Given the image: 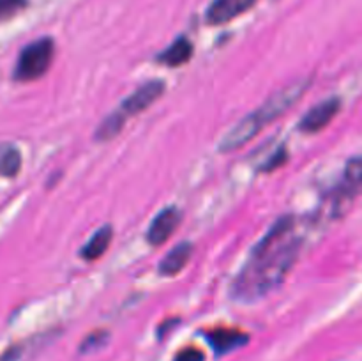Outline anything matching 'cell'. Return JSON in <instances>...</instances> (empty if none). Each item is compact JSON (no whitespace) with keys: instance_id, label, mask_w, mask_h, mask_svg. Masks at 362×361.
Wrapping results in <instances>:
<instances>
[{"instance_id":"obj_1","label":"cell","mask_w":362,"mask_h":361,"mask_svg":"<svg viewBox=\"0 0 362 361\" xmlns=\"http://www.w3.org/2000/svg\"><path fill=\"white\" fill-rule=\"evenodd\" d=\"M299 250L296 218L290 214L281 216L251 250L250 260L233 280L232 297L250 303L267 296L292 269Z\"/></svg>"},{"instance_id":"obj_2","label":"cell","mask_w":362,"mask_h":361,"mask_svg":"<svg viewBox=\"0 0 362 361\" xmlns=\"http://www.w3.org/2000/svg\"><path fill=\"white\" fill-rule=\"evenodd\" d=\"M308 87H310V80L304 78V80L292 81V84L285 85L281 91L274 92L264 105L258 106L253 113L246 115L244 119H240L239 122L223 137L221 144H219V151L232 152L235 151V149H240L243 145H246L255 134L260 133L265 126L274 122L278 117L286 113V110H288L290 106L296 105V103L303 98L304 91H306Z\"/></svg>"},{"instance_id":"obj_3","label":"cell","mask_w":362,"mask_h":361,"mask_svg":"<svg viewBox=\"0 0 362 361\" xmlns=\"http://www.w3.org/2000/svg\"><path fill=\"white\" fill-rule=\"evenodd\" d=\"M53 53H55V42L49 38H41L25 46L16 62L14 80L34 81L41 78L52 66Z\"/></svg>"},{"instance_id":"obj_4","label":"cell","mask_w":362,"mask_h":361,"mask_svg":"<svg viewBox=\"0 0 362 361\" xmlns=\"http://www.w3.org/2000/svg\"><path fill=\"white\" fill-rule=\"evenodd\" d=\"M165 84H163L161 80L145 81V84L140 85L133 94L127 96L117 110H119L126 119H129V117L145 112L148 106L154 105V103L165 94Z\"/></svg>"},{"instance_id":"obj_5","label":"cell","mask_w":362,"mask_h":361,"mask_svg":"<svg viewBox=\"0 0 362 361\" xmlns=\"http://www.w3.org/2000/svg\"><path fill=\"white\" fill-rule=\"evenodd\" d=\"M339 108H341V101L339 98H329L324 99L322 103L315 105L306 115L300 119L299 130L304 133H318L324 127L331 124V120L338 115Z\"/></svg>"},{"instance_id":"obj_6","label":"cell","mask_w":362,"mask_h":361,"mask_svg":"<svg viewBox=\"0 0 362 361\" xmlns=\"http://www.w3.org/2000/svg\"><path fill=\"white\" fill-rule=\"evenodd\" d=\"M180 218V211L177 207H165L154 219H152L151 227L147 230V241L152 244V246H161L163 243L170 239L173 232L179 227Z\"/></svg>"},{"instance_id":"obj_7","label":"cell","mask_w":362,"mask_h":361,"mask_svg":"<svg viewBox=\"0 0 362 361\" xmlns=\"http://www.w3.org/2000/svg\"><path fill=\"white\" fill-rule=\"evenodd\" d=\"M257 0H214L207 9V21L211 25H223L235 20L250 11Z\"/></svg>"},{"instance_id":"obj_8","label":"cell","mask_w":362,"mask_h":361,"mask_svg":"<svg viewBox=\"0 0 362 361\" xmlns=\"http://www.w3.org/2000/svg\"><path fill=\"white\" fill-rule=\"evenodd\" d=\"M207 340L211 342L216 354H228L232 353V350L239 349V347L246 345L250 336H247L246 333H240L239 329L219 328L209 333Z\"/></svg>"},{"instance_id":"obj_9","label":"cell","mask_w":362,"mask_h":361,"mask_svg":"<svg viewBox=\"0 0 362 361\" xmlns=\"http://www.w3.org/2000/svg\"><path fill=\"white\" fill-rule=\"evenodd\" d=\"M191 255H193V244L191 243H180L175 248L170 250V253L166 257H163V260L159 262V275L163 276H175L182 271L187 265V262L191 260Z\"/></svg>"},{"instance_id":"obj_10","label":"cell","mask_w":362,"mask_h":361,"mask_svg":"<svg viewBox=\"0 0 362 361\" xmlns=\"http://www.w3.org/2000/svg\"><path fill=\"white\" fill-rule=\"evenodd\" d=\"M112 236H113L112 227L103 225L101 229H98L94 234H92V237L87 241V244L81 248L80 255L85 258V260H98V258H101L103 255L106 253V250H108L110 243H112Z\"/></svg>"},{"instance_id":"obj_11","label":"cell","mask_w":362,"mask_h":361,"mask_svg":"<svg viewBox=\"0 0 362 361\" xmlns=\"http://www.w3.org/2000/svg\"><path fill=\"white\" fill-rule=\"evenodd\" d=\"M191 57H193V42L187 38H179L158 57V60L168 67H179L189 62Z\"/></svg>"},{"instance_id":"obj_12","label":"cell","mask_w":362,"mask_h":361,"mask_svg":"<svg viewBox=\"0 0 362 361\" xmlns=\"http://www.w3.org/2000/svg\"><path fill=\"white\" fill-rule=\"evenodd\" d=\"M126 117L122 115V113L119 112V110H115V112L110 113L108 117H106L105 120H103L101 124H99L98 131H95V140L98 142H108V140H113V138L117 137V134L122 131L124 124H126Z\"/></svg>"},{"instance_id":"obj_13","label":"cell","mask_w":362,"mask_h":361,"mask_svg":"<svg viewBox=\"0 0 362 361\" xmlns=\"http://www.w3.org/2000/svg\"><path fill=\"white\" fill-rule=\"evenodd\" d=\"M21 170V154L14 145H0V176L14 177Z\"/></svg>"},{"instance_id":"obj_14","label":"cell","mask_w":362,"mask_h":361,"mask_svg":"<svg viewBox=\"0 0 362 361\" xmlns=\"http://www.w3.org/2000/svg\"><path fill=\"white\" fill-rule=\"evenodd\" d=\"M345 183L350 190H359V188H362V156H356V158H352L346 163Z\"/></svg>"},{"instance_id":"obj_15","label":"cell","mask_w":362,"mask_h":361,"mask_svg":"<svg viewBox=\"0 0 362 361\" xmlns=\"http://www.w3.org/2000/svg\"><path fill=\"white\" fill-rule=\"evenodd\" d=\"M27 7V0H0V21L11 20Z\"/></svg>"},{"instance_id":"obj_16","label":"cell","mask_w":362,"mask_h":361,"mask_svg":"<svg viewBox=\"0 0 362 361\" xmlns=\"http://www.w3.org/2000/svg\"><path fill=\"white\" fill-rule=\"evenodd\" d=\"M106 338H108V335H106L105 331H95L92 333V335H88L87 338H85V342L80 345V350L81 353H92V350L99 349L101 345H105Z\"/></svg>"},{"instance_id":"obj_17","label":"cell","mask_w":362,"mask_h":361,"mask_svg":"<svg viewBox=\"0 0 362 361\" xmlns=\"http://www.w3.org/2000/svg\"><path fill=\"white\" fill-rule=\"evenodd\" d=\"M285 161H286V151L285 149H279V151H276L274 154H272L271 158L262 165V172H272V170L279 168Z\"/></svg>"},{"instance_id":"obj_18","label":"cell","mask_w":362,"mask_h":361,"mask_svg":"<svg viewBox=\"0 0 362 361\" xmlns=\"http://www.w3.org/2000/svg\"><path fill=\"white\" fill-rule=\"evenodd\" d=\"M173 361H205V354L197 347H186L180 353H177Z\"/></svg>"},{"instance_id":"obj_19","label":"cell","mask_w":362,"mask_h":361,"mask_svg":"<svg viewBox=\"0 0 362 361\" xmlns=\"http://www.w3.org/2000/svg\"><path fill=\"white\" fill-rule=\"evenodd\" d=\"M21 353H23L21 345H11V347H7L2 354H0V361H18L20 360Z\"/></svg>"}]
</instances>
